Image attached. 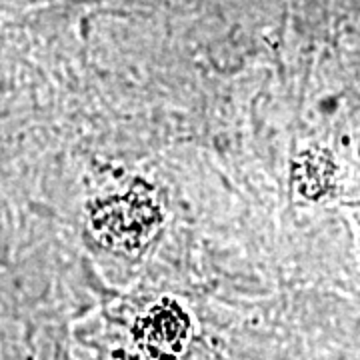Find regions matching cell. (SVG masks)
Listing matches in <instances>:
<instances>
[{
  "label": "cell",
  "instance_id": "1",
  "mask_svg": "<svg viewBox=\"0 0 360 360\" xmlns=\"http://www.w3.org/2000/svg\"><path fill=\"white\" fill-rule=\"evenodd\" d=\"M86 212L90 231L104 246L130 255L148 245L162 224V208L144 186L94 198Z\"/></svg>",
  "mask_w": 360,
  "mask_h": 360
},
{
  "label": "cell",
  "instance_id": "2",
  "mask_svg": "<svg viewBox=\"0 0 360 360\" xmlns=\"http://www.w3.org/2000/svg\"><path fill=\"white\" fill-rule=\"evenodd\" d=\"M191 322L186 312L172 300H162L142 321V347L153 360H174L188 338Z\"/></svg>",
  "mask_w": 360,
  "mask_h": 360
}]
</instances>
